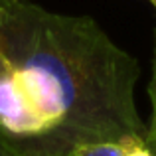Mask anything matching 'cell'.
Segmentation results:
<instances>
[{
    "label": "cell",
    "mask_w": 156,
    "mask_h": 156,
    "mask_svg": "<svg viewBox=\"0 0 156 156\" xmlns=\"http://www.w3.org/2000/svg\"><path fill=\"white\" fill-rule=\"evenodd\" d=\"M0 53L50 122L24 156H71L79 144L146 136L134 101L140 67L87 16L0 0Z\"/></svg>",
    "instance_id": "obj_1"
},
{
    "label": "cell",
    "mask_w": 156,
    "mask_h": 156,
    "mask_svg": "<svg viewBox=\"0 0 156 156\" xmlns=\"http://www.w3.org/2000/svg\"><path fill=\"white\" fill-rule=\"evenodd\" d=\"M71 156H122V144L111 140H101V142H87L79 144L71 152Z\"/></svg>",
    "instance_id": "obj_2"
},
{
    "label": "cell",
    "mask_w": 156,
    "mask_h": 156,
    "mask_svg": "<svg viewBox=\"0 0 156 156\" xmlns=\"http://www.w3.org/2000/svg\"><path fill=\"white\" fill-rule=\"evenodd\" d=\"M150 101H152V119H150V126H146V140H148L150 148L156 156V44H154V65H152V79H150Z\"/></svg>",
    "instance_id": "obj_3"
},
{
    "label": "cell",
    "mask_w": 156,
    "mask_h": 156,
    "mask_svg": "<svg viewBox=\"0 0 156 156\" xmlns=\"http://www.w3.org/2000/svg\"><path fill=\"white\" fill-rule=\"evenodd\" d=\"M122 156H154L146 136H129L121 140Z\"/></svg>",
    "instance_id": "obj_4"
},
{
    "label": "cell",
    "mask_w": 156,
    "mask_h": 156,
    "mask_svg": "<svg viewBox=\"0 0 156 156\" xmlns=\"http://www.w3.org/2000/svg\"><path fill=\"white\" fill-rule=\"evenodd\" d=\"M0 156H24V154H20L18 150H16L10 142L4 140L2 134H0Z\"/></svg>",
    "instance_id": "obj_5"
},
{
    "label": "cell",
    "mask_w": 156,
    "mask_h": 156,
    "mask_svg": "<svg viewBox=\"0 0 156 156\" xmlns=\"http://www.w3.org/2000/svg\"><path fill=\"white\" fill-rule=\"evenodd\" d=\"M8 71H10V65H8V61L4 59V55L0 53V77H2V75H6Z\"/></svg>",
    "instance_id": "obj_6"
},
{
    "label": "cell",
    "mask_w": 156,
    "mask_h": 156,
    "mask_svg": "<svg viewBox=\"0 0 156 156\" xmlns=\"http://www.w3.org/2000/svg\"><path fill=\"white\" fill-rule=\"evenodd\" d=\"M150 2H152V4H154V8H156V0H150Z\"/></svg>",
    "instance_id": "obj_7"
}]
</instances>
